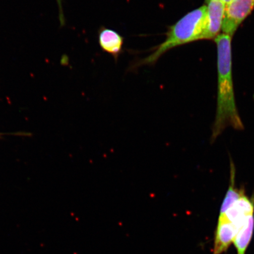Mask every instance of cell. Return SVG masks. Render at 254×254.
Listing matches in <instances>:
<instances>
[{
  "instance_id": "obj_1",
  "label": "cell",
  "mask_w": 254,
  "mask_h": 254,
  "mask_svg": "<svg viewBox=\"0 0 254 254\" xmlns=\"http://www.w3.org/2000/svg\"><path fill=\"white\" fill-rule=\"evenodd\" d=\"M218 53V91L217 114L212 129L211 141H215L224 130L231 126L244 129L238 114L232 75L231 37L221 34L215 38Z\"/></svg>"
},
{
  "instance_id": "obj_2",
  "label": "cell",
  "mask_w": 254,
  "mask_h": 254,
  "mask_svg": "<svg viewBox=\"0 0 254 254\" xmlns=\"http://www.w3.org/2000/svg\"><path fill=\"white\" fill-rule=\"evenodd\" d=\"M206 6H201L184 16L168 28L166 39L152 50L151 55L138 60L132 66L136 69L152 66L171 50L185 44L202 40L205 29Z\"/></svg>"
},
{
  "instance_id": "obj_3",
  "label": "cell",
  "mask_w": 254,
  "mask_h": 254,
  "mask_svg": "<svg viewBox=\"0 0 254 254\" xmlns=\"http://www.w3.org/2000/svg\"><path fill=\"white\" fill-rule=\"evenodd\" d=\"M254 8V0H232L225 7L222 30L232 37Z\"/></svg>"
},
{
  "instance_id": "obj_4",
  "label": "cell",
  "mask_w": 254,
  "mask_h": 254,
  "mask_svg": "<svg viewBox=\"0 0 254 254\" xmlns=\"http://www.w3.org/2000/svg\"><path fill=\"white\" fill-rule=\"evenodd\" d=\"M205 25L202 40L215 39L222 29L226 4L219 0L206 1Z\"/></svg>"
},
{
  "instance_id": "obj_5",
  "label": "cell",
  "mask_w": 254,
  "mask_h": 254,
  "mask_svg": "<svg viewBox=\"0 0 254 254\" xmlns=\"http://www.w3.org/2000/svg\"><path fill=\"white\" fill-rule=\"evenodd\" d=\"M238 230L235 225L222 216H219L216 229L213 254L226 252L234 242Z\"/></svg>"
},
{
  "instance_id": "obj_6",
  "label": "cell",
  "mask_w": 254,
  "mask_h": 254,
  "mask_svg": "<svg viewBox=\"0 0 254 254\" xmlns=\"http://www.w3.org/2000/svg\"><path fill=\"white\" fill-rule=\"evenodd\" d=\"M98 37L101 49L113 56L117 62L123 52L124 38L118 32L105 27L100 28Z\"/></svg>"
},
{
  "instance_id": "obj_7",
  "label": "cell",
  "mask_w": 254,
  "mask_h": 254,
  "mask_svg": "<svg viewBox=\"0 0 254 254\" xmlns=\"http://www.w3.org/2000/svg\"><path fill=\"white\" fill-rule=\"evenodd\" d=\"M254 230V215L251 216L246 223L238 231L234 240L237 254H246L252 240Z\"/></svg>"
},
{
  "instance_id": "obj_8",
  "label": "cell",
  "mask_w": 254,
  "mask_h": 254,
  "mask_svg": "<svg viewBox=\"0 0 254 254\" xmlns=\"http://www.w3.org/2000/svg\"><path fill=\"white\" fill-rule=\"evenodd\" d=\"M209 1V0H206V2ZM221 2H223L225 4H229V3L232 1V0H219Z\"/></svg>"
}]
</instances>
